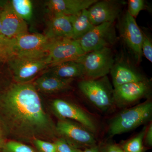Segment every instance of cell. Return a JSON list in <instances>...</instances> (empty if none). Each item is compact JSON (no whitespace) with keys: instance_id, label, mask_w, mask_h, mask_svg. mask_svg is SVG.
Masks as SVG:
<instances>
[{"instance_id":"cell-1","label":"cell","mask_w":152,"mask_h":152,"mask_svg":"<svg viewBox=\"0 0 152 152\" xmlns=\"http://www.w3.org/2000/svg\"><path fill=\"white\" fill-rule=\"evenodd\" d=\"M0 112L14 138L24 140L56 138V125L44 110L33 84L14 83L0 94Z\"/></svg>"},{"instance_id":"cell-2","label":"cell","mask_w":152,"mask_h":152,"mask_svg":"<svg viewBox=\"0 0 152 152\" xmlns=\"http://www.w3.org/2000/svg\"><path fill=\"white\" fill-rule=\"evenodd\" d=\"M15 82L29 83L50 66L48 53L15 54L7 61Z\"/></svg>"},{"instance_id":"cell-3","label":"cell","mask_w":152,"mask_h":152,"mask_svg":"<svg viewBox=\"0 0 152 152\" xmlns=\"http://www.w3.org/2000/svg\"><path fill=\"white\" fill-rule=\"evenodd\" d=\"M152 115V103L151 101L124 110L111 121L109 126V134L113 137L132 130L149 121Z\"/></svg>"},{"instance_id":"cell-4","label":"cell","mask_w":152,"mask_h":152,"mask_svg":"<svg viewBox=\"0 0 152 152\" xmlns=\"http://www.w3.org/2000/svg\"><path fill=\"white\" fill-rule=\"evenodd\" d=\"M80 91L99 110L106 111L114 104L113 89L107 76L98 79H86L79 82Z\"/></svg>"},{"instance_id":"cell-5","label":"cell","mask_w":152,"mask_h":152,"mask_svg":"<svg viewBox=\"0 0 152 152\" xmlns=\"http://www.w3.org/2000/svg\"><path fill=\"white\" fill-rule=\"evenodd\" d=\"M76 61L83 66L85 77L91 80L107 76L114 64L113 55L110 48L86 53Z\"/></svg>"},{"instance_id":"cell-6","label":"cell","mask_w":152,"mask_h":152,"mask_svg":"<svg viewBox=\"0 0 152 152\" xmlns=\"http://www.w3.org/2000/svg\"><path fill=\"white\" fill-rule=\"evenodd\" d=\"M117 37L114 23H106L95 26L78 40L85 53L104 48H110L115 43Z\"/></svg>"},{"instance_id":"cell-7","label":"cell","mask_w":152,"mask_h":152,"mask_svg":"<svg viewBox=\"0 0 152 152\" xmlns=\"http://www.w3.org/2000/svg\"><path fill=\"white\" fill-rule=\"evenodd\" d=\"M56 128L59 136L77 148L95 145L96 139L92 132L78 123L59 119Z\"/></svg>"},{"instance_id":"cell-8","label":"cell","mask_w":152,"mask_h":152,"mask_svg":"<svg viewBox=\"0 0 152 152\" xmlns=\"http://www.w3.org/2000/svg\"><path fill=\"white\" fill-rule=\"evenodd\" d=\"M85 53L78 41L61 38L50 40L48 57L51 66L65 62L76 61Z\"/></svg>"},{"instance_id":"cell-9","label":"cell","mask_w":152,"mask_h":152,"mask_svg":"<svg viewBox=\"0 0 152 152\" xmlns=\"http://www.w3.org/2000/svg\"><path fill=\"white\" fill-rule=\"evenodd\" d=\"M51 105L53 111L59 119L73 121L91 132L96 130L95 123L89 115L75 104L64 100L56 99Z\"/></svg>"},{"instance_id":"cell-10","label":"cell","mask_w":152,"mask_h":152,"mask_svg":"<svg viewBox=\"0 0 152 152\" xmlns=\"http://www.w3.org/2000/svg\"><path fill=\"white\" fill-rule=\"evenodd\" d=\"M119 31L121 37L137 61L141 60L142 53V44L143 34L139 28L135 19L129 13H125L119 25Z\"/></svg>"},{"instance_id":"cell-11","label":"cell","mask_w":152,"mask_h":152,"mask_svg":"<svg viewBox=\"0 0 152 152\" xmlns=\"http://www.w3.org/2000/svg\"><path fill=\"white\" fill-rule=\"evenodd\" d=\"M1 5V34L13 39L28 33L26 21L16 13L10 1L5 2Z\"/></svg>"},{"instance_id":"cell-12","label":"cell","mask_w":152,"mask_h":152,"mask_svg":"<svg viewBox=\"0 0 152 152\" xmlns=\"http://www.w3.org/2000/svg\"><path fill=\"white\" fill-rule=\"evenodd\" d=\"M13 39L15 54L48 53L50 42L45 35L39 33H28Z\"/></svg>"},{"instance_id":"cell-13","label":"cell","mask_w":152,"mask_h":152,"mask_svg":"<svg viewBox=\"0 0 152 152\" xmlns=\"http://www.w3.org/2000/svg\"><path fill=\"white\" fill-rule=\"evenodd\" d=\"M149 90L147 81L119 86L113 90L114 103L120 106L129 104L145 96Z\"/></svg>"},{"instance_id":"cell-14","label":"cell","mask_w":152,"mask_h":152,"mask_svg":"<svg viewBox=\"0 0 152 152\" xmlns=\"http://www.w3.org/2000/svg\"><path fill=\"white\" fill-rule=\"evenodd\" d=\"M90 21L94 26L114 23L121 12L120 5L111 1H98L88 9Z\"/></svg>"},{"instance_id":"cell-15","label":"cell","mask_w":152,"mask_h":152,"mask_svg":"<svg viewBox=\"0 0 152 152\" xmlns=\"http://www.w3.org/2000/svg\"><path fill=\"white\" fill-rule=\"evenodd\" d=\"M97 0H50L47 8L51 15L62 14L71 16L77 15L97 2Z\"/></svg>"},{"instance_id":"cell-16","label":"cell","mask_w":152,"mask_h":152,"mask_svg":"<svg viewBox=\"0 0 152 152\" xmlns=\"http://www.w3.org/2000/svg\"><path fill=\"white\" fill-rule=\"evenodd\" d=\"M46 36L50 40L72 39L73 28L71 16L62 14L51 15L47 26Z\"/></svg>"},{"instance_id":"cell-17","label":"cell","mask_w":152,"mask_h":152,"mask_svg":"<svg viewBox=\"0 0 152 152\" xmlns=\"http://www.w3.org/2000/svg\"><path fill=\"white\" fill-rule=\"evenodd\" d=\"M110 73L114 88L129 83L147 81L141 74L124 62L114 63Z\"/></svg>"},{"instance_id":"cell-18","label":"cell","mask_w":152,"mask_h":152,"mask_svg":"<svg viewBox=\"0 0 152 152\" xmlns=\"http://www.w3.org/2000/svg\"><path fill=\"white\" fill-rule=\"evenodd\" d=\"M73 80L59 78L46 72L38 78L33 84L38 91L51 94L69 89Z\"/></svg>"},{"instance_id":"cell-19","label":"cell","mask_w":152,"mask_h":152,"mask_svg":"<svg viewBox=\"0 0 152 152\" xmlns=\"http://www.w3.org/2000/svg\"><path fill=\"white\" fill-rule=\"evenodd\" d=\"M47 73L59 78L74 79L85 77L84 71L80 63L69 61L50 66Z\"/></svg>"},{"instance_id":"cell-20","label":"cell","mask_w":152,"mask_h":152,"mask_svg":"<svg viewBox=\"0 0 152 152\" xmlns=\"http://www.w3.org/2000/svg\"><path fill=\"white\" fill-rule=\"evenodd\" d=\"M73 39L78 40L88 32L95 26L90 21L88 10H84L77 15L71 16Z\"/></svg>"},{"instance_id":"cell-21","label":"cell","mask_w":152,"mask_h":152,"mask_svg":"<svg viewBox=\"0 0 152 152\" xmlns=\"http://www.w3.org/2000/svg\"><path fill=\"white\" fill-rule=\"evenodd\" d=\"M11 6L16 13L24 20H31L33 15L32 3L30 0H12Z\"/></svg>"},{"instance_id":"cell-22","label":"cell","mask_w":152,"mask_h":152,"mask_svg":"<svg viewBox=\"0 0 152 152\" xmlns=\"http://www.w3.org/2000/svg\"><path fill=\"white\" fill-rule=\"evenodd\" d=\"M15 54L13 39L0 34V61L7 62Z\"/></svg>"},{"instance_id":"cell-23","label":"cell","mask_w":152,"mask_h":152,"mask_svg":"<svg viewBox=\"0 0 152 152\" xmlns=\"http://www.w3.org/2000/svg\"><path fill=\"white\" fill-rule=\"evenodd\" d=\"M146 131V129H144L139 134L125 143L123 149L126 152H143V140Z\"/></svg>"},{"instance_id":"cell-24","label":"cell","mask_w":152,"mask_h":152,"mask_svg":"<svg viewBox=\"0 0 152 152\" xmlns=\"http://www.w3.org/2000/svg\"><path fill=\"white\" fill-rule=\"evenodd\" d=\"M2 149L4 152H36L27 145L15 141L6 142Z\"/></svg>"},{"instance_id":"cell-25","label":"cell","mask_w":152,"mask_h":152,"mask_svg":"<svg viewBox=\"0 0 152 152\" xmlns=\"http://www.w3.org/2000/svg\"><path fill=\"white\" fill-rule=\"evenodd\" d=\"M145 7V2L143 0H129L127 12L135 18Z\"/></svg>"},{"instance_id":"cell-26","label":"cell","mask_w":152,"mask_h":152,"mask_svg":"<svg viewBox=\"0 0 152 152\" xmlns=\"http://www.w3.org/2000/svg\"><path fill=\"white\" fill-rule=\"evenodd\" d=\"M143 34L142 44V56L146 58L151 63L152 62V43L151 39L146 33L142 31Z\"/></svg>"},{"instance_id":"cell-27","label":"cell","mask_w":152,"mask_h":152,"mask_svg":"<svg viewBox=\"0 0 152 152\" xmlns=\"http://www.w3.org/2000/svg\"><path fill=\"white\" fill-rule=\"evenodd\" d=\"M56 152H81L80 149L77 148L68 142L63 138L57 139L55 142Z\"/></svg>"},{"instance_id":"cell-28","label":"cell","mask_w":152,"mask_h":152,"mask_svg":"<svg viewBox=\"0 0 152 152\" xmlns=\"http://www.w3.org/2000/svg\"><path fill=\"white\" fill-rule=\"evenodd\" d=\"M33 143L40 152H56L55 143L46 141L39 139H35Z\"/></svg>"},{"instance_id":"cell-29","label":"cell","mask_w":152,"mask_h":152,"mask_svg":"<svg viewBox=\"0 0 152 152\" xmlns=\"http://www.w3.org/2000/svg\"><path fill=\"white\" fill-rule=\"evenodd\" d=\"M146 143L150 146L152 145V124H150L148 129L146 131L145 137H144Z\"/></svg>"},{"instance_id":"cell-30","label":"cell","mask_w":152,"mask_h":152,"mask_svg":"<svg viewBox=\"0 0 152 152\" xmlns=\"http://www.w3.org/2000/svg\"><path fill=\"white\" fill-rule=\"evenodd\" d=\"M106 152H126L122 148L116 145H111L107 147Z\"/></svg>"},{"instance_id":"cell-31","label":"cell","mask_w":152,"mask_h":152,"mask_svg":"<svg viewBox=\"0 0 152 152\" xmlns=\"http://www.w3.org/2000/svg\"><path fill=\"white\" fill-rule=\"evenodd\" d=\"M5 143L4 131H3L2 128L0 124V149H3Z\"/></svg>"},{"instance_id":"cell-32","label":"cell","mask_w":152,"mask_h":152,"mask_svg":"<svg viewBox=\"0 0 152 152\" xmlns=\"http://www.w3.org/2000/svg\"><path fill=\"white\" fill-rule=\"evenodd\" d=\"M81 152H99V148L96 146L94 145L89 148H87L84 151H82Z\"/></svg>"},{"instance_id":"cell-33","label":"cell","mask_w":152,"mask_h":152,"mask_svg":"<svg viewBox=\"0 0 152 152\" xmlns=\"http://www.w3.org/2000/svg\"><path fill=\"white\" fill-rule=\"evenodd\" d=\"M1 9L0 7V31H1Z\"/></svg>"}]
</instances>
